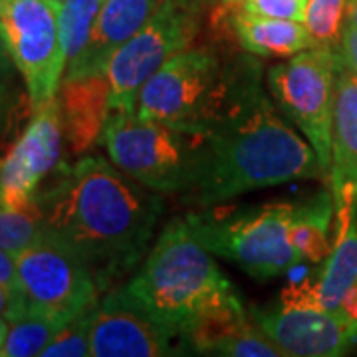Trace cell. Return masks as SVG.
Returning a JSON list of instances; mask_svg holds the SVG:
<instances>
[{"mask_svg":"<svg viewBox=\"0 0 357 357\" xmlns=\"http://www.w3.org/2000/svg\"><path fill=\"white\" fill-rule=\"evenodd\" d=\"M16 266L28 304L62 324L98 302L100 286L88 262L48 230L16 255Z\"/></svg>","mask_w":357,"mask_h":357,"instance_id":"9","label":"cell"},{"mask_svg":"<svg viewBox=\"0 0 357 357\" xmlns=\"http://www.w3.org/2000/svg\"><path fill=\"white\" fill-rule=\"evenodd\" d=\"M333 218L335 208L332 191L319 192L312 199L298 203L296 217L290 225V243L302 256V260L319 264L332 255L330 225Z\"/></svg>","mask_w":357,"mask_h":357,"instance_id":"20","label":"cell"},{"mask_svg":"<svg viewBox=\"0 0 357 357\" xmlns=\"http://www.w3.org/2000/svg\"><path fill=\"white\" fill-rule=\"evenodd\" d=\"M52 2H56V4H60V2H64V0H52Z\"/></svg>","mask_w":357,"mask_h":357,"instance_id":"34","label":"cell"},{"mask_svg":"<svg viewBox=\"0 0 357 357\" xmlns=\"http://www.w3.org/2000/svg\"><path fill=\"white\" fill-rule=\"evenodd\" d=\"M330 187L335 208V238L356 220L357 211V74L337 54L332 121Z\"/></svg>","mask_w":357,"mask_h":357,"instance_id":"14","label":"cell"},{"mask_svg":"<svg viewBox=\"0 0 357 357\" xmlns=\"http://www.w3.org/2000/svg\"><path fill=\"white\" fill-rule=\"evenodd\" d=\"M103 0H64L58 4V26L66 52V68L72 66L88 46Z\"/></svg>","mask_w":357,"mask_h":357,"instance_id":"22","label":"cell"},{"mask_svg":"<svg viewBox=\"0 0 357 357\" xmlns=\"http://www.w3.org/2000/svg\"><path fill=\"white\" fill-rule=\"evenodd\" d=\"M262 72L255 58L227 62L215 48H187L141 88L135 114L169 126L206 131Z\"/></svg>","mask_w":357,"mask_h":357,"instance_id":"4","label":"cell"},{"mask_svg":"<svg viewBox=\"0 0 357 357\" xmlns=\"http://www.w3.org/2000/svg\"><path fill=\"white\" fill-rule=\"evenodd\" d=\"M197 8L163 0L139 32L115 52L105 68L109 79V114L135 112L141 88L175 54L192 46L199 32Z\"/></svg>","mask_w":357,"mask_h":357,"instance_id":"8","label":"cell"},{"mask_svg":"<svg viewBox=\"0 0 357 357\" xmlns=\"http://www.w3.org/2000/svg\"><path fill=\"white\" fill-rule=\"evenodd\" d=\"M312 280L290 284L276 306L256 310L252 318L284 356H344L357 344V326L319 307L312 296Z\"/></svg>","mask_w":357,"mask_h":357,"instance_id":"11","label":"cell"},{"mask_svg":"<svg viewBox=\"0 0 357 357\" xmlns=\"http://www.w3.org/2000/svg\"><path fill=\"white\" fill-rule=\"evenodd\" d=\"M220 4L243 8L246 13L272 16V18H290L304 22L306 2L304 0H220Z\"/></svg>","mask_w":357,"mask_h":357,"instance_id":"26","label":"cell"},{"mask_svg":"<svg viewBox=\"0 0 357 357\" xmlns=\"http://www.w3.org/2000/svg\"><path fill=\"white\" fill-rule=\"evenodd\" d=\"M178 2L185 4V6H191V8H197V10H199V8H201L203 4H206L208 0H178Z\"/></svg>","mask_w":357,"mask_h":357,"instance_id":"32","label":"cell"},{"mask_svg":"<svg viewBox=\"0 0 357 357\" xmlns=\"http://www.w3.org/2000/svg\"><path fill=\"white\" fill-rule=\"evenodd\" d=\"M337 52L307 48L266 72V86L284 117L300 129L318 155L326 177L332 163V121Z\"/></svg>","mask_w":357,"mask_h":357,"instance_id":"7","label":"cell"},{"mask_svg":"<svg viewBox=\"0 0 357 357\" xmlns=\"http://www.w3.org/2000/svg\"><path fill=\"white\" fill-rule=\"evenodd\" d=\"M215 28L227 32L250 56L260 58H292L312 48V38L304 22L290 18H272L246 13L243 8L218 6Z\"/></svg>","mask_w":357,"mask_h":357,"instance_id":"16","label":"cell"},{"mask_svg":"<svg viewBox=\"0 0 357 357\" xmlns=\"http://www.w3.org/2000/svg\"><path fill=\"white\" fill-rule=\"evenodd\" d=\"M304 2H306V4H307V0H304Z\"/></svg>","mask_w":357,"mask_h":357,"instance_id":"37","label":"cell"},{"mask_svg":"<svg viewBox=\"0 0 357 357\" xmlns=\"http://www.w3.org/2000/svg\"><path fill=\"white\" fill-rule=\"evenodd\" d=\"M296 211L298 203H268L227 213L217 204L187 215V220L213 255L238 264L252 278L268 280L302 262L290 243Z\"/></svg>","mask_w":357,"mask_h":357,"instance_id":"5","label":"cell"},{"mask_svg":"<svg viewBox=\"0 0 357 357\" xmlns=\"http://www.w3.org/2000/svg\"><path fill=\"white\" fill-rule=\"evenodd\" d=\"M163 0H103L88 46L64 76L105 74L112 56L139 32Z\"/></svg>","mask_w":357,"mask_h":357,"instance_id":"17","label":"cell"},{"mask_svg":"<svg viewBox=\"0 0 357 357\" xmlns=\"http://www.w3.org/2000/svg\"><path fill=\"white\" fill-rule=\"evenodd\" d=\"M2 96H4V88H2V84H0V103H2Z\"/></svg>","mask_w":357,"mask_h":357,"instance_id":"33","label":"cell"},{"mask_svg":"<svg viewBox=\"0 0 357 357\" xmlns=\"http://www.w3.org/2000/svg\"><path fill=\"white\" fill-rule=\"evenodd\" d=\"M2 4H4V0H0V8H2Z\"/></svg>","mask_w":357,"mask_h":357,"instance_id":"35","label":"cell"},{"mask_svg":"<svg viewBox=\"0 0 357 357\" xmlns=\"http://www.w3.org/2000/svg\"><path fill=\"white\" fill-rule=\"evenodd\" d=\"M347 18V0H307L304 26L310 32L312 48L340 50Z\"/></svg>","mask_w":357,"mask_h":357,"instance_id":"23","label":"cell"},{"mask_svg":"<svg viewBox=\"0 0 357 357\" xmlns=\"http://www.w3.org/2000/svg\"><path fill=\"white\" fill-rule=\"evenodd\" d=\"M62 119L58 98L34 109L28 128L0 163V208L40 215L36 195L42 181L60 165ZM42 217V215H40Z\"/></svg>","mask_w":357,"mask_h":357,"instance_id":"13","label":"cell"},{"mask_svg":"<svg viewBox=\"0 0 357 357\" xmlns=\"http://www.w3.org/2000/svg\"><path fill=\"white\" fill-rule=\"evenodd\" d=\"M0 24L14 66L24 77L32 107L38 109L58 98L66 72L58 4L52 0H4Z\"/></svg>","mask_w":357,"mask_h":357,"instance_id":"10","label":"cell"},{"mask_svg":"<svg viewBox=\"0 0 357 357\" xmlns=\"http://www.w3.org/2000/svg\"><path fill=\"white\" fill-rule=\"evenodd\" d=\"M44 230V220L36 213H13L0 208V246L14 256L38 243Z\"/></svg>","mask_w":357,"mask_h":357,"instance_id":"24","label":"cell"},{"mask_svg":"<svg viewBox=\"0 0 357 357\" xmlns=\"http://www.w3.org/2000/svg\"><path fill=\"white\" fill-rule=\"evenodd\" d=\"M204 131L169 126L135 112H112L102 141L112 163L161 195L189 189Z\"/></svg>","mask_w":357,"mask_h":357,"instance_id":"6","label":"cell"},{"mask_svg":"<svg viewBox=\"0 0 357 357\" xmlns=\"http://www.w3.org/2000/svg\"><path fill=\"white\" fill-rule=\"evenodd\" d=\"M0 286L6 288V292L13 298V307H10V316H8V321H10L28 307V300H26V294L22 290V284H20V276H18L16 256L8 250H4L2 246H0Z\"/></svg>","mask_w":357,"mask_h":357,"instance_id":"27","label":"cell"},{"mask_svg":"<svg viewBox=\"0 0 357 357\" xmlns=\"http://www.w3.org/2000/svg\"><path fill=\"white\" fill-rule=\"evenodd\" d=\"M93 307V306H91ZM91 307L66 321L56 333L42 357H86L91 356L89 332H91Z\"/></svg>","mask_w":357,"mask_h":357,"instance_id":"25","label":"cell"},{"mask_svg":"<svg viewBox=\"0 0 357 357\" xmlns=\"http://www.w3.org/2000/svg\"><path fill=\"white\" fill-rule=\"evenodd\" d=\"M337 54L342 56L345 64L349 66L357 74V28L356 26H344L342 32V42H340V50Z\"/></svg>","mask_w":357,"mask_h":357,"instance_id":"28","label":"cell"},{"mask_svg":"<svg viewBox=\"0 0 357 357\" xmlns=\"http://www.w3.org/2000/svg\"><path fill=\"white\" fill-rule=\"evenodd\" d=\"M345 24L357 28V0H347V18Z\"/></svg>","mask_w":357,"mask_h":357,"instance_id":"31","label":"cell"},{"mask_svg":"<svg viewBox=\"0 0 357 357\" xmlns=\"http://www.w3.org/2000/svg\"><path fill=\"white\" fill-rule=\"evenodd\" d=\"M64 324L48 314L40 312L28 304L22 314L8 321V332L4 344L0 345L2 357H30L42 356L56 333Z\"/></svg>","mask_w":357,"mask_h":357,"instance_id":"21","label":"cell"},{"mask_svg":"<svg viewBox=\"0 0 357 357\" xmlns=\"http://www.w3.org/2000/svg\"><path fill=\"white\" fill-rule=\"evenodd\" d=\"M177 333L161 324L126 286L105 290L91 307L93 357H159L183 354Z\"/></svg>","mask_w":357,"mask_h":357,"instance_id":"12","label":"cell"},{"mask_svg":"<svg viewBox=\"0 0 357 357\" xmlns=\"http://www.w3.org/2000/svg\"><path fill=\"white\" fill-rule=\"evenodd\" d=\"M357 282V218L335 238L332 255L326 258L324 270L312 282V296L319 307L337 314L342 300Z\"/></svg>","mask_w":357,"mask_h":357,"instance_id":"19","label":"cell"},{"mask_svg":"<svg viewBox=\"0 0 357 357\" xmlns=\"http://www.w3.org/2000/svg\"><path fill=\"white\" fill-rule=\"evenodd\" d=\"M58 105L72 153H84L102 137L109 117V79L105 74L64 76Z\"/></svg>","mask_w":357,"mask_h":357,"instance_id":"18","label":"cell"},{"mask_svg":"<svg viewBox=\"0 0 357 357\" xmlns=\"http://www.w3.org/2000/svg\"><path fill=\"white\" fill-rule=\"evenodd\" d=\"M326 177L314 147L276 114L260 74L204 131L185 203L208 208L243 192Z\"/></svg>","mask_w":357,"mask_h":357,"instance_id":"2","label":"cell"},{"mask_svg":"<svg viewBox=\"0 0 357 357\" xmlns=\"http://www.w3.org/2000/svg\"><path fill=\"white\" fill-rule=\"evenodd\" d=\"M356 218H357V211H356Z\"/></svg>","mask_w":357,"mask_h":357,"instance_id":"36","label":"cell"},{"mask_svg":"<svg viewBox=\"0 0 357 357\" xmlns=\"http://www.w3.org/2000/svg\"><path fill=\"white\" fill-rule=\"evenodd\" d=\"M181 344L195 354L227 357H280L282 349L268 337L241 298L206 310L181 335Z\"/></svg>","mask_w":357,"mask_h":357,"instance_id":"15","label":"cell"},{"mask_svg":"<svg viewBox=\"0 0 357 357\" xmlns=\"http://www.w3.org/2000/svg\"><path fill=\"white\" fill-rule=\"evenodd\" d=\"M128 288L178 337L206 310L238 298L187 217L167 222Z\"/></svg>","mask_w":357,"mask_h":357,"instance_id":"3","label":"cell"},{"mask_svg":"<svg viewBox=\"0 0 357 357\" xmlns=\"http://www.w3.org/2000/svg\"><path fill=\"white\" fill-rule=\"evenodd\" d=\"M13 307V298L6 292V288L0 286V345L4 344V337L8 332V316Z\"/></svg>","mask_w":357,"mask_h":357,"instance_id":"29","label":"cell"},{"mask_svg":"<svg viewBox=\"0 0 357 357\" xmlns=\"http://www.w3.org/2000/svg\"><path fill=\"white\" fill-rule=\"evenodd\" d=\"M13 66L14 60L10 48H8V40H6V34H4V28L0 24V76L8 74L13 70Z\"/></svg>","mask_w":357,"mask_h":357,"instance_id":"30","label":"cell"},{"mask_svg":"<svg viewBox=\"0 0 357 357\" xmlns=\"http://www.w3.org/2000/svg\"><path fill=\"white\" fill-rule=\"evenodd\" d=\"M36 204L44 229L88 262L100 292L143 262L165 206L159 192L96 155L56 167Z\"/></svg>","mask_w":357,"mask_h":357,"instance_id":"1","label":"cell"}]
</instances>
